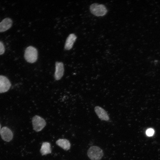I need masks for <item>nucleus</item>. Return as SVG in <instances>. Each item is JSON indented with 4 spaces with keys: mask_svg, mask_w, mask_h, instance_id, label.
Here are the masks:
<instances>
[{
    "mask_svg": "<svg viewBox=\"0 0 160 160\" xmlns=\"http://www.w3.org/2000/svg\"><path fill=\"white\" fill-rule=\"evenodd\" d=\"M40 152L42 155L51 153V150L50 143L47 142L43 143L40 149Z\"/></svg>",
    "mask_w": 160,
    "mask_h": 160,
    "instance_id": "nucleus-12",
    "label": "nucleus"
},
{
    "mask_svg": "<svg viewBox=\"0 0 160 160\" xmlns=\"http://www.w3.org/2000/svg\"><path fill=\"white\" fill-rule=\"evenodd\" d=\"M0 135L2 139L4 141L9 142L12 139L13 134L12 131L8 128L4 127L0 131Z\"/></svg>",
    "mask_w": 160,
    "mask_h": 160,
    "instance_id": "nucleus-5",
    "label": "nucleus"
},
{
    "mask_svg": "<svg viewBox=\"0 0 160 160\" xmlns=\"http://www.w3.org/2000/svg\"><path fill=\"white\" fill-rule=\"evenodd\" d=\"M32 123L33 129L37 132L41 130L46 124L45 120L38 115H35L33 117Z\"/></svg>",
    "mask_w": 160,
    "mask_h": 160,
    "instance_id": "nucleus-4",
    "label": "nucleus"
},
{
    "mask_svg": "<svg viewBox=\"0 0 160 160\" xmlns=\"http://www.w3.org/2000/svg\"><path fill=\"white\" fill-rule=\"evenodd\" d=\"M77 39V37L74 33H71L67 38L65 44L64 49L66 50L71 49Z\"/></svg>",
    "mask_w": 160,
    "mask_h": 160,
    "instance_id": "nucleus-10",
    "label": "nucleus"
},
{
    "mask_svg": "<svg viewBox=\"0 0 160 160\" xmlns=\"http://www.w3.org/2000/svg\"><path fill=\"white\" fill-rule=\"evenodd\" d=\"M38 51L34 47L30 46L25 49L24 57L27 62L33 63L37 60L38 58Z\"/></svg>",
    "mask_w": 160,
    "mask_h": 160,
    "instance_id": "nucleus-1",
    "label": "nucleus"
},
{
    "mask_svg": "<svg viewBox=\"0 0 160 160\" xmlns=\"http://www.w3.org/2000/svg\"><path fill=\"white\" fill-rule=\"evenodd\" d=\"M12 21L9 18L4 19L0 22V33L4 32L9 29L12 26Z\"/></svg>",
    "mask_w": 160,
    "mask_h": 160,
    "instance_id": "nucleus-9",
    "label": "nucleus"
},
{
    "mask_svg": "<svg viewBox=\"0 0 160 160\" xmlns=\"http://www.w3.org/2000/svg\"><path fill=\"white\" fill-rule=\"evenodd\" d=\"M5 51V48L3 43L0 41V55L3 54Z\"/></svg>",
    "mask_w": 160,
    "mask_h": 160,
    "instance_id": "nucleus-13",
    "label": "nucleus"
},
{
    "mask_svg": "<svg viewBox=\"0 0 160 160\" xmlns=\"http://www.w3.org/2000/svg\"><path fill=\"white\" fill-rule=\"evenodd\" d=\"M94 110L99 118L102 120L108 121L109 119V116L107 112L99 106H95Z\"/></svg>",
    "mask_w": 160,
    "mask_h": 160,
    "instance_id": "nucleus-8",
    "label": "nucleus"
},
{
    "mask_svg": "<svg viewBox=\"0 0 160 160\" xmlns=\"http://www.w3.org/2000/svg\"><path fill=\"white\" fill-rule=\"evenodd\" d=\"M154 133V130L152 129H148L146 132L147 135L148 136H151Z\"/></svg>",
    "mask_w": 160,
    "mask_h": 160,
    "instance_id": "nucleus-14",
    "label": "nucleus"
},
{
    "mask_svg": "<svg viewBox=\"0 0 160 160\" xmlns=\"http://www.w3.org/2000/svg\"><path fill=\"white\" fill-rule=\"evenodd\" d=\"M87 155L91 160H100L103 156V152L99 147L93 146L88 149Z\"/></svg>",
    "mask_w": 160,
    "mask_h": 160,
    "instance_id": "nucleus-2",
    "label": "nucleus"
},
{
    "mask_svg": "<svg viewBox=\"0 0 160 160\" xmlns=\"http://www.w3.org/2000/svg\"><path fill=\"white\" fill-rule=\"evenodd\" d=\"M55 70L54 73V78L56 80L60 79L63 77L64 72V67L62 62L55 63Z\"/></svg>",
    "mask_w": 160,
    "mask_h": 160,
    "instance_id": "nucleus-6",
    "label": "nucleus"
},
{
    "mask_svg": "<svg viewBox=\"0 0 160 160\" xmlns=\"http://www.w3.org/2000/svg\"><path fill=\"white\" fill-rule=\"evenodd\" d=\"M11 86L9 80L5 76H0V93L7 92Z\"/></svg>",
    "mask_w": 160,
    "mask_h": 160,
    "instance_id": "nucleus-7",
    "label": "nucleus"
},
{
    "mask_svg": "<svg viewBox=\"0 0 160 160\" xmlns=\"http://www.w3.org/2000/svg\"><path fill=\"white\" fill-rule=\"evenodd\" d=\"M91 13L97 16H103L107 12V10L105 6L102 4L94 3L90 6Z\"/></svg>",
    "mask_w": 160,
    "mask_h": 160,
    "instance_id": "nucleus-3",
    "label": "nucleus"
},
{
    "mask_svg": "<svg viewBox=\"0 0 160 160\" xmlns=\"http://www.w3.org/2000/svg\"><path fill=\"white\" fill-rule=\"evenodd\" d=\"M56 144L63 149L65 150H69L71 146L69 141L66 139H59L56 142Z\"/></svg>",
    "mask_w": 160,
    "mask_h": 160,
    "instance_id": "nucleus-11",
    "label": "nucleus"
}]
</instances>
